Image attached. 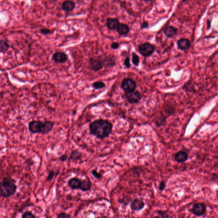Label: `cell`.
<instances>
[{
	"label": "cell",
	"mask_w": 218,
	"mask_h": 218,
	"mask_svg": "<svg viewBox=\"0 0 218 218\" xmlns=\"http://www.w3.org/2000/svg\"><path fill=\"white\" fill-rule=\"evenodd\" d=\"M132 62L135 66H138L140 63V59L139 56L135 53H132Z\"/></svg>",
	"instance_id": "cell-23"
},
{
	"label": "cell",
	"mask_w": 218,
	"mask_h": 218,
	"mask_svg": "<svg viewBox=\"0 0 218 218\" xmlns=\"http://www.w3.org/2000/svg\"><path fill=\"white\" fill-rule=\"evenodd\" d=\"M166 187V183L164 181H162L161 183H160L159 185V189L161 191H162Z\"/></svg>",
	"instance_id": "cell-32"
},
{
	"label": "cell",
	"mask_w": 218,
	"mask_h": 218,
	"mask_svg": "<svg viewBox=\"0 0 218 218\" xmlns=\"http://www.w3.org/2000/svg\"><path fill=\"white\" fill-rule=\"evenodd\" d=\"M157 215L155 218H170L168 214L165 211L159 210L157 213Z\"/></svg>",
	"instance_id": "cell-24"
},
{
	"label": "cell",
	"mask_w": 218,
	"mask_h": 218,
	"mask_svg": "<svg viewBox=\"0 0 218 218\" xmlns=\"http://www.w3.org/2000/svg\"><path fill=\"white\" fill-rule=\"evenodd\" d=\"M117 31L120 35H126L130 32V27L127 24L125 23H120L118 28H117Z\"/></svg>",
	"instance_id": "cell-15"
},
{
	"label": "cell",
	"mask_w": 218,
	"mask_h": 218,
	"mask_svg": "<svg viewBox=\"0 0 218 218\" xmlns=\"http://www.w3.org/2000/svg\"><path fill=\"white\" fill-rule=\"evenodd\" d=\"M91 173L92 176H93L95 178H96V179H100L101 178V174L98 173V172L97 171H95V170H93V171H92Z\"/></svg>",
	"instance_id": "cell-29"
},
{
	"label": "cell",
	"mask_w": 218,
	"mask_h": 218,
	"mask_svg": "<svg viewBox=\"0 0 218 218\" xmlns=\"http://www.w3.org/2000/svg\"><path fill=\"white\" fill-rule=\"evenodd\" d=\"M124 65L127 68H130L131 67V64L130 62V58L129 56H127L125 58L124 61Z\"/></svg>",
	"instance_id": "cell-28"
},
{
	"label": "cell",
	"mask_w": 218,
	"mask_h": 218,
	"mask_svg": "<svg viewBox=\"0 0 218 218\" xmlns=\"http://www.w3.org/2000/svg\"><path fill=\"white\" fill-rule=\"evenodd\" d=\"M119 47H120V44L118 43V42H116L113 43L111 44V47L113 49H117L119 48Z\"/></svg>",
	"instance_id": "cell-33"
},
{
	"label": "cell",
	"mask_w": 218,
	"mask_h": 218,
	"mask_svg": "<svg viewBox=\"0 0 218 218\" xmlns=\"http://www.w3.org/2000/svg\"><path fill=\"white\" fill-rule=\"evenodd\" d=\"M106 85L102 81H98L95 82L92 84V87L96 89H101L105 87Z\"/></svg>",
	"instance_id": "cell-22"
},
{
	"label": "cell",
	"mask_w": 218,
	"mask_h": 218,
	"mask_svg": "<svg viewBox=\"0 0 218 218\" xmlns=\"http://www.w3.org/2000/svg\"><path fill=\"white\" fill-rule=\"evenodd\" d=\"M21 218H37L36 216L30 212H26L21 216Z\"/></svg>",
	"instance_id": "cell-25"
},
{
	"label": "cell",
	"mask_w": 218,
	"mask_h": 218,
	"mask_svg": "<svg viewBox=\"0 0 218 218\" xmlns=\"http://www.w3.org/2000/svg\"><path fill=\"white\" fill-rule=\"evenodd\" d=\"M177 44L179 49L182 51L187 50L191 46L190 41L187 38H182L179 40Z\"/></svg>",
	"instance_id": "cell-11"
},
{
	"label": "cell",
	"mask_w": 218,
	"mask_h": 218,
	"mask_svg": "<svg viewBox=\"0 0 218 218\" xmlns=\"http://www.w3.org/2000/svg\"><path fill=\"white\" fill-rule=\"evenodd\" d=\"M53 59L57 63H65L68 60V55L64 52H56L53 55Z\"/></svg>",
	"instance_id": "cell-9"
},
{
	"label": "cell",
	"mask_w": 218,
	"mask_h": 218,
	"mask_svg": "<svg viewBox=\"0 0 218 218\" xmlns=\"http://www.w3.org/2000/svg\"><path fill=\"white\" fill-rule=\"evenodd\" d=\"M75 3L72 1H65L62 4V9L66 12H71L75 8Z\"/></svg>",
	"instance_id": "cell-16"
},
{
	"label": "cell",
	"mask_w": 218,
	"mask_h": 218,
	"mask_svg": "<svg viewBox=\"0 0 218 218\" xmlns=\"http://www.w3.org/2000/svg\"><path fill=\"white\" fill-rule=\"evenodd\" d=\"M55 174V172L54 171H51L48 174L47 177V182H50V181H52L54 177Z\"/></svg>",
	"instance_id": "cell-27"
},
{
	"label": "cell",
	"mask_w": 218,
	"mask_h": 218,
	"mask_svg": "<svg viewBox=\"0 0 218 218\" xmlns=\"http://www.w3.org/2000/svg\"><path fill=\"white\" fill-rule=\"evenodd\" d=\"M112 129L111 123L106 120H95L89 125L90 133L101 140L108 137L111 133Z\"/></svg>",
	"instance_id": "cell-1"
},
{
	"label": "cell",
	"mask_w": 218,
	"mask_h": 218,
	"mask_svg": "<svg viewBox=\"0 0 218 218\" xmlns=\"http://www.w3.org/2000/svg\"><path fill=\"white\" fill-rule=\"evenodd\" d=\"M206 207L204 204L201 203H198L193 206L191 212L195 215L200 216L205 213Z\"/></svg>",
	"instance_id": "cell-8"
},
{
	"label": "cell",
	"mask_w": 218,
	"mask_h": 218,
	"mask_svg": "<svg viewBox=\"0 0 218 218\" xmlns=\"http://www.w3.org/2000/svg\"><path fill=\"white\" fill-rule=\"evenodd\" d=\"M104 66L106 67H113L116 65V63L114 58L112 56H109L105 58L104 59L102 60Z\"/></svg>",
	"instance_id": "cell-18"
},
{
	"label": "cell",
	"mask_w": 218,
	"mask_h": 218,
	"mask_svg": "<svg viewBox=\"0 0 218 218\" xmlns=\"http://www.w3.org/2000/svg\"><path fill=\"white\" fill-rule=\"evenodd\" d=\"M145 204L143 201L139 199H135L131 203L130 207L133 210L139 211L144 207Z\"/></svg>",
	"instance_id": "cell-12"
},
{
	"label": "cell",
	"mask_w": 218,
	"mask_h": 218,
	"mask_svg": "<svg viewBox=\"0 0 218 218\" xmlns=\"http://www.w3.org/2000/svg\"><path fill=\"white\" fill-rule=\"evenodd\" d=\"M104 66L102 61L100 59L91 58L89 61V68L94 71H99L103 68Z\"/></svg>",
	"instance_id": "cell-7"
},
{
	"label": "cell",
	"mask_w": 218,
	"mask_h": 218,
	"mask_svg": "<svg viewBox=\"0 0 218 218\" xmlns=\"http://www.w3.org/2000/svg\"><path fill=\"white\" fill-rule=\"evenodd\" d=\"M10 46L8 42L4 39H2L0 41V51L1 53H5L9 49Z\"/></svg>",
	"instance_id": "cell-20"
},
{
	"label": "cell",
	"mask_w": 218,
	"mask_h": 218,
	"mask_svg": "<svg viewBox=\"0 0 218 218\" xmlns=\"http://www.w3.org/2000/svg\"><path fill=\"white\" fill-rule=\"evenodd\" d=\"M125 95L127 101L131 104L137 103L142 98L141 94L135 90L131 92H125Z\"/></svg>",
	"instance_id": "cell-6"
},
{
	"label": "cell",
	"mask_w": 218,
	"mask_h": 218,
	"mask_svg": "<svg viewBox=\"0 0 218 218\" xmlns=\"http://www.w3.org/2000/svg\"><path fill=\"white\" fill-rule=\"evenodd\" d=\"M101 218H108L106 217H103Z\"/></svg>",
	"instance_id": "cell-36"
},
{
	"label": "cell",
	"mask_w": 218,
	"mask_h": 218,
	"mask_svg": "<svg viewBox=\"0 0 218 218\" xmlns=\"http://www.w3.org/2000/svg\"><path fill=\"white\" fill-rule=\"evenodd\" d=\"M57 218H70V216L66 213L62 212L58 215Z\"/></svg>",
	"instance_id": "cell-30"
},
{
	"label": "cell",
	"mask_w": 218,
	"mask_h": 218,
	"mask_svg": "<svg viewBox=\"0 0 218 218\" xmlns=\"http://www.w3.org/2000/svg\"><path fill=\"white\" fill-rule=\"evenodd\" d=\"M81 157L82 155L80 152L77 150H74L71 152L69 157V160L72 161H78L81 159Z\"/></svg>",
	"instance_id": "cell-19"
},
{
	"label": "cell",
	"mask_w": 218,
	"mask_h": 218,
	"mask_svg": "<svg viewBox=\"0 0 218 218\" xmlns=\"http://www.w3.org/2000/svg\"><path fill=\"white\" fill-rule=\"evenodd\" d=\"M188 157L187 153L183 151H180L176 154L175 159L178 162L183 163L187 160Z\"/></svg>",
	"instance_id": "cell-17"
},
{
	"label": "cell",
	"mask_w": 218,
	"mask_h": 218,
	"mask_svg": "<svg viewBox=\"0 0 218 218\" xmlns=\"http://www.w3.org/2000/svg\"><path fill=\"white\" fill-rule=\"evenodd\" d=\"M178 30L176 27L172 26H167L164 30V33L169 38H171L177 35Z\"/></svg>",
	"instance_id": "cell-14"
},
{
	"label": "cell",
	"mask_w": 218,
	"mask_h": 218,
	"mask_svg": "<svg viewBox=\"0 0 218 218\" xmlns=\"http://www.w3.org/2000/svg\"><path fill=\"white\" fill-rule=\"evenodd\" d=\"M120 24V22L116 18H109L107 19V26L110 30H117Z\"/></svg>",
	"instance_id": "cell-13"
},
{
	"label": "cell",
	"mask_w": 218,
	"mask_h": 218,
	"mask_svg": "<svg viewBox=\"0 0 218 218\" xmlns=\"http://www.w3.org/2000/svg\"><path fill=\"white\" fill-rule=\"evenodd\" d=\"M68 158V156L66 154H64L60 156L59 159L61 162H65L67 161Z\"/></svg>",
	"instance_id": "cell-31"
},
{
	"label": "cell",
	"mask_w": 218,
	"mask_h": 218,
	"mask_svg": "<svg viewBox=\"0 0 218 218\" xmlns=\"http://www.w3.org/2000/svg\"><path fill=\"white\" fill-rule=\"evenodd\" d=\"M40 32L43 35H47L51 33V30L47 28H41L39 29Z\"/></svg>",
	"instance_id": "cell-26"
},
{
	"label": "cell",
	"mask_w": 218,
	"mask_h": 218,
	"mask_svg": "<svg viewBox=\"0 0 218 218\" xmlns=\"http://www.w3.org/2000/svg\"><path fill=\"white\" fill-rule=\"evenodd\" d=\"M207 29H209L210 28V27L211 26V24H210V21H209V20H207Z\"/></svg>",
	"instance_id": "cell-35"
},
{
	"label": "cell",
	"mask_w": 218,
	"mask_h": 218,
	"mask_svg": "<svg viewBox=\"0 0 218 218\" xmlns=\"http://www.w3.org/2000/svg\"><path fill=\"white\" fill-rule=\"evenodd\" d=\"M149 26V24L148 22L147 21H144L143 23H141V29H144L148 28Z\"/></svg>",
	"instance_id": "cell-34"
},
{
	"label": "cell",
	"mask_w": 218,
	"mask_h": 218,
	"mask_svg": "<svg viewBox=\"0 0 218 218\" xmlns=\"http://www.w3.org/2000/svg\"><path fill=\"white\" fill-rule=\"evenodd\" d=\"M54 122L51 121L33 120L28 124V130L32 134L41 133L47 135L51 132L54 127Z\"/></svg>",
	"instance_id": "cell-2"
},
{
	"label": "cell",
	"mask_w": 218,
	"mask_h": 218,
	"mask_svg": "<svg viewBox=\"0 0 218 218\" xmlns=\"http://www.w3.org/2000/svg\"><path fill=\"white\" fill-rule=\"evenodd\" d=\"M17 189V185L13 179L8 177L3 178L1 182V197H11L16 193Z\"/></svg>",
	"instance_id": "cell-3"
},
{
	"label": "cell",
	"mask_w": 218,
	"mask_h": 218,
	"mask_svg": "<svg viewBox=\"0 0 218 218\" xmlns=\"http://www.w3.org/2000/svg\"></svg>",
	"instance_id": "cell-37"
},
{
	"label": "cell",
	"mask_w": 218,
	"mask_h": 218,
	"mask_svg": "<svg viewBox=\"0 0 218 218\" xmlns=\"http://www.w3.org/2000/svg\"><path fill=\"white\" fill-rule=\"evenodd\" d=\"M82 181L79 178L73 177L68 181V186L73 190L80 189Z\"/></svg>",
	"instance_id": "cell-10"
},
{
	"label": "cell",
	"mask_w": 218,
	"mask_h": 218,
	"mask_svg": "<svg viewBox=\"0 0 218 218\" xmlns=\"http://www.w3.org/2000/svg\"><path fill=\"white\" fill-rule=\"evenodd\" d=\"M154 47L149 43H145L141 45L138 48V51L143 56L149 57L154 52Z\"/></svg>",
	"instance_id": "cell-4"
},
{
	"label": "cell",
	"mask_w": 218,
	"mask_h": 218,
	"mask_svg": "<svg viewBox=\"0 0 218 218\" xmlns=\"http://www.w3.org/2000/svg\"><path fill=\"white\" fill-rule=\"evenodd\" d=\"M91 187V182H89V181L84 180V181H82L80 189H79L83 191V192H85V191L90 190Z\"/></svg>",
	"instance_id": "cell-21"
},
{
	"label": "cell",
	"mask_w": 218,
	"mask_h": 218,
	"mask_svg": "<svg viewBox=\"0 0 218 218\" xmlns=\"http://www.w3.org/2000/svg\"><path fill=\"white\" fill-rule=\"evenodd\" d=\"M137 84L135 80L130 78H125L122 81L121 87L125 92L135 91Z\"/></svg>",
	"instance_id": "cell-5"
}]
</instances>
